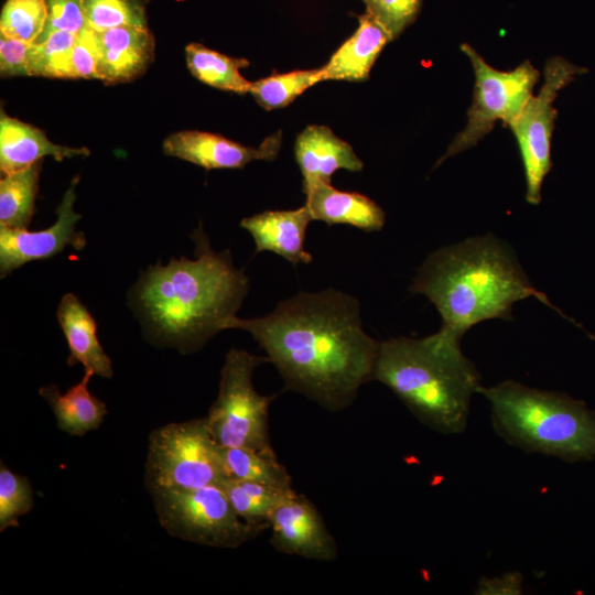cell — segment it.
Here are the masks:
<instances>
[{
  "label": "cell",
  "instance_id": "f546056e",
  "mask_svg": "<svg viewBox=\"0 0 595 595\" xmlns=\"http://www.w3.org/2000/svg\"><path fill=\"white\" fill-rule=\"evenodd\" d=\"M33 507V491L29 479L0 466V531L18 527L19 518Z\"/></svg>",
  "mask_w": 595,
  "mask_h": 595
},
{
  "label": "cell",
  "instance_id": "5b68a950",
  "mask_svg": "<svg viewBox=\"0 0 595 595\" xmlns=\"http://www.w3.org/2000/svg\"><path fill=\"white\" fill-rule=\"evenodd\" d=\"M495 432L529 453L564 461L595 458V412L571 397L505 380L479 390Z\"/></svg>",
  "mask_w": 595,
  "mask_h": 595
},
{
  "label": "cell",
  "instance_id": "cb8c5ba5",
  "mask_svg": "<svg viewBox=\"0 0 595 595\" xmlns=\"http://www.w3.org/2000/svg\"><path fill=\"white\" fill-rule=\"evenodd\" d=\"M185 54L190 72L202 83L236 94L249 93L251 82L239 72L249 65L247 60L220 54L198 43L188 44Z\"/></svg>",
  "mask_w": 595,
  "mask_h": 595
},
{
  "label": "cell",
  "instance_id": "8992f818",
  "mask_svg": "<svg viewBox=\"0 0 595 595\" xmlns=\"http://www.w3.org/2000/svg\"><path fill=\"white\" fill-rule=\"evenodd\" d=\"M268 363L244 349L232 348L220 371L219 391L205 416L215 442L221 447L274 451L269 409L275 396L260 394L253 386L255 370Z\"/></svg>",
  "mask_w": 595,
  "mask_h": 595
},
{
  "label": "cell",
  "instance_id": "2e32d148",
  "mask_svg": "<svg viewBox=\"0 0 595 595\" xmlns=\"http://www.w3.org/2000/svg\"><path fill=\"white\" fill-rule=\"evenodd\" d=\"M294 154L303 176V191L316 183H331L337 170L359 172L364 166L351 145L325 126H307L300 132Z\"/></svg>",
  "mask_w": 595,
  "mask_h": 595
},
{
  "label": "cell",
  "instance_id": "f1b7e54d",
  "mask_svg": "<svg viewBox=\"0 0 595 595\" xmlns=\"http://www.w3.org/2000/svg\"><path fill=\"white\" fill-rule=\"evenodd\" d=\"M84 12L87 25L97 32L126 25L147 28L138 0H84Z\"/></svg>",
  "mask_w": 595,
  "mask_h": 595
},
{
  "label": "cell",
  "instance_id": "ffe728a7",
  "mask_svg": "<svg viewBox=\"0 0 595 595\" xmlns=\"http://www.w3.org/2000/svg\"><path fill=\"white\" fill-rule=\"evenodd\" d=\"M359 25L322 66L324 80L363 82L379 54L390 42L386 31L366 12L358 17Z\"/></svg>",
  "mask_w": 595,
  "mask_h": 595
},
{
  "label": "cell",
  "instance_id": "d6986e66",
  "mask_svg": "<svg viewBox=\"0 0 595 595\" xmlns=\"http://www.w3.org/2000/svg\"><path fill=\"white\" fill-rule=\"evenodd\" d=\"M86 148H69L51 142L45 133L17 118L0 112V170L2 175L22 170L46 155L57 161L87 156Z\"/></svg>",
  "mask_w": 595,
  "mask_h": 595
},
{
  "label": "cell",
  "instance_id": "4dcf8cb0",
  "mask_svg": "<svg viewBox=\"0 0 595 595\" xmlns=\"http://www.w3.org/2000/svg\"><path fill=\"white\" fill-rule=\"evenodd\" d=\"M369 14L388 34L396 40L412 24L422 6V0H360Z\"/></svg>",
  "mask_w": 595,
  "mask_h": 595
},
{
  "label": "cell",
  "instance_id": "52a82bcc",
  "mask_svg": "<svg viewBox=\"0 0 595 595\" xmlns=\"http://www.w3.org/2000/svg\"><path fill=\"white\" fill-rule=\"evenodd\" d=\"M220 446L206 418L173 422L149 436L144 480L154 489H194L226 480Z\"/></svg>",
  "mask_w": 595,
  "mask_h": 595
},
{
  "label": "cell",
  "instance_id": "484cf974",
  "mask_svg": "<svg viewBox=\"0 0 595 595\" xmlns=\"http://www.w3.org/2000/svg\"><path fill=\"white\" fill-rule=\"evenodd\" d=\"M322 80V67L272 74L251 82L249 94L263 109L273 110L290 105L307 88Z\"/></svg>",
  "mask_w": 595,
  "mask_h": 595
},
{
  "label": "cell",
  "instance_id": "8fae6325",
  "mask_svg": "<svg viewBox=\"0 0 595 595\" xmlns=\"http://www.w3.org/2000/svg\"><path fill=\"white\" fill-rule=\"evenodd\" d=\"M79 177L71 182L56 209L57 219L48 228L40 231L0 226V275L7 277L26 262L47 259L67 246L82 250L86 246L83 231L75 226L82 216L74 212L76 185Z\"/></svg>",
  "mask_w": 595,
  "mask_h": 595
},
{
  "label": "cell",
  "instance_id": "4316f807",
  "mask_svg": "<svg viewBox=\"0 0 595 595\" xmlns=\"http://www.w3.org/2000/svg\"><path fill=\"white\" fill-rule=\"evenodd\" d=\"M78 33L55 31L30 51L31 76L68 78L69 57Z\"/></svg>",
  "mask_w": 595,
  "mask_h": 595
},
{
  "label": "cell",
  "instance_id": "e575fe53",
  "mask_svg": "<svg viewBox=\"0 0 595 595\" xmlns=\"http://www.w3.org/2000/svg\"><path fill=\"white\" fill-rule=\"evenodd\" d=\"M522 576L518 572L506 573L493 578L483 577L478 583L477 594L515 595L522 592Z\"/></svg>",
  "mask_w": 595,
  "mask_h": 595
},
{
  "label": "cell",
  "instance_id": "836d02e7",
  "mask_svg": "<svg viewBox=\"0 0 595 595\" xmlns=\"http://www.w3.org/2000/svg\"><path fill=\"white\" fill-rule=\"evenodd\" d=\"M32 44L0 34V72L2 76H31L29 66Z\"/></svg>",
  "mask_w": 595,
  "mask_h": 595
},
{
  "label": "cell",
  "instance_id": "83f0119b",
  "mask_svg": "<svg viewBox=\"0 0 595 595\" xmlns=\"http://www.w3.org/2000/svg\"><path fill=\"white\" fill-rule=\"evenodd\" d=\"M47 20L45 0H8L2 9L0 34L34 43Z\"/></svg>",
  "mask_w": 595,
  "mask_h": 595
},
{
  "label": "cell",
  "instance_id": "ba28073f",
  "mask_svg": "<svg viewBox=\"0 0 595 595\" xmlns=\"http://www.w3.org/2000/svg\"><path fill=\"white\" fill-rule=\"evenodd\" d=\"M161 526L173 537L214 548H238L263 530L244 521L221 485L150 491Z\"/></svg>",
  "mask_w": 595,
  "mask_h": 595
},
{
  "label": "cell",
  "instance_id": "1f68e13d",
  "mask_svg": "<svg viewBox=\"0 0 595 595\" xmlns=\"http://www.w3.org/2000/svg\"><path fill=\"white\" fill-rule=\"evenodd\" d=\"M47 20L45 28L35 42L45 39L55 31L79 33L86 28L84 0H45ZM34 42V43H35Z\"/></svg>",
  "mask_w": 595,
  "mask_h": 595
},
{
  "label": "cell",
  "instance_id": "e0dca14e",
  "mask_svg": "<svg viewBox=\"0 0 595 595\" xmlns=\"http://www.w3.org/2000/svg\"><path fill=\"white\" fill-rule=\"evenodd\" d=\"M303 193L313 220L350 225L364 231H378L385 226L386 213L364 194L337 190L332 183H316Z\"/></svg>",
  "mask_w": 595,
  "mask_h": 595
},
{
  "label": "cell",
  "instance_id": "3957f363",
  "mask_svg": "<svg viewBox=\"0 0 595 595\" xmlns=\"http://www.w3.org/2000/svg\"><path fill=\"white\" fill-rule=\"evenodd\" d=\"M410 291L425 295L442 316L441 328L461 338L485 320L511 318L513 303L529 296L554 307L493 236L473 237L431 253Z\"/></svg>",
  "mask_w": 595,
  "mask_h": 595
},
{
  "label": "cell",
  "instance_id": "30bf717a",
  "mask_svg": "<svg viewBox=\"0 0 595 595\" xmlns=\"http://www.w3.org/2000/svg\"><path fill=\"white\" fill-rule=\"evenodd\" d=\"M585 72L586 68L561 56L549 58L544 65V82L538 94L532 95L509 126L522 159L526 199L532 205L541 202L542 184L552 167L551 138L558 115L553 102L561 89Z\"/></svg>",
  "mask_w": 595,
  "mask_h": 595
},
{
  "label": "cell",
  "instance_id": "277c9868",
  "mask_svg": "<svg viewBox=\"0 0 595 595\" xmlns=\"http://www.w3.org/2000/svg\"><path fill=\"white\" fill-rule=\"evenodd\" d=\"M374 380L387 386L422 424L446 435L466 430L472 397L482 388L461 337L443 328L423 338L380 342Z\"/></svg>",
  "mask_w": 595,
  "mask_h": 595
},
{
  "label": "cell",
  "instance_id": "5bb4252c",
  "mask_svg": "<svg viewBox=\"0 0 595 595\" xmlns=\"http://www.w3.org/2000/svg\"><path fill=\"white\" fill-rule=\"evenodd\" d=\"M97 71L108 84L125 83L141 75L154 54V40L147 28L117 26L96 31Z\"/></svg>",
  "mask_w": 595,
  "mask_h": 595
},
{
  "label": "cell",
  "instance_id": "ac0fdd59",
  "mask_svg": "<svg viewBox=\"0 0 595 595\" xmlns=\"http://www.w3.org/2000/svg\"><path fill=\"white\" fill-rule=\"evenodd\" d=\"M56 317L69 349L67 365L79 363L86 371L111 378V360L97 338V324L79 299L66 293L57 306Z\"/></svg>",
  "mask_w": 595,
  "mask_h": 595
},
{
  "label": "cell",
  "instance_id": "7a4b0ae2",
  "mask_svg": "<svg viewBox=\"0 0 595 595\" xmlns=\"http://www.w3.org/2000/svg\"><path fill=\"white\" fill-rule=\"evenodd\" d=\"M194 260L172 258L144 271L130 293L148 335L158 344L192 353L224 329L241 306L249 279L228 250H213L202 227L191 235Z\"/></svg>",
  "mask_w": 595,
  "mask_h": 595
},
{
  "label": "cell",
  "instance_id": "603a6c76",
  "mask_svg": "<svg viewBox=\"0 0 595 595\" xmlns=\"http://www.w3.org/2000/svg\"><path fill=\"white\" fill-rule=\"evenodd\" d=\"M220 456L227 479L293 488L292 478L274 451L220 446Z\"/></svg>",
  "mask_w": 595,
  "mask_h": 595
},
{
  "label": "cell",
  "instance_id": "d4e9b609",
  "mask_svg": "<svg viewBox=\"0 0 595 595\" xmlns=\"http://www.w3.org/2000/svg\"><path fill=\"white\" fill-rule=\"evenodd\" d=\"M41 161L0 180V226L28 229L34 213Z\"/></svg>",
  "mask_w": 595,
  "mask_h": 595
},
{
  "label": "cell",
  "instance_id": "9a60e30c",
  "mask_svg": "<svg viewBox=\"0 0 595 595\" xmlns=\"http://www.w3.org/2000/svg\"><path fill=\"white\" fill-rule=\"evenodd\" d=\"M311 220V213L304 204L295 209L266 210L246 217L240 226L252 236L255 253L270 251L296 266L313 260L305 249L306 229Z\"/></svg>",
  "mask_w": 595,
  "mask_h": 595
},
{
  "label": "cell",
  "instance_id": "44dd1931",
  "mask_svg": "<svg viewBox=\"0 0 595 595\" xmlns=\"http://www.w3.org/2000/svg\"><path fill=\"white\" fill-rule=\"evenodd\" d=\"M94 376L86 371L79 382L62 393L55 385L39 389L40 396L51 407L57 428L74 436H83L100 426L107 414L104 401L88 391L89 379Z\"/></svg>",
  "mask_w": 595,
  "mask_h": 595
},
{
  "label": "cell",
  "instance_id": "d6a6232c",
  "mask_svg": "<svg viewBox=\"0 0 595 595\" xmlns=\"http://www.w3.org/2000/svg\"><path fill=\"white\" fill-rule=\"evenodd\" d=\"M68 78H97V45L96 31L86 25L77 36L73 46L69 66Z\"/></svg>",
  "mask_w": 595,
  "mask_h": 595
},
{
  "label": "cell",
  "instance_id": "7402d4cb",
  "mask_svg": "<svg viewBox=\"0 0 595 595\" xmlns=\"http://www.w3.org/2000/svg\"><path fill=\"white\" fill-rule=\"evenodd\" d=\"M221 487L235 512L263 531L269 529L275 508L295 491L293 488L235 479H226Z\"/></svg>",
  "mask_w": 595,
  "mask_h": 595
},
{
  "label": "cell",
  "instance_id": "7c38bea8",
  "mask_svg": "<svg viewBox=\"0 0 595 595\" xmlns=\"http://www.w3.org/2000/svg\"><path fill=\"white\" fill-rule=\"evenodd\" d=\"M275 551L309 560L332 562L338 548L314 504L294 491L281 502L269 521Z\"/></svg>",
  "mask_w": 595,
  "mask_h": 595
},
{
  "label": "cell",
  "instance_id": "9c48e42d",
  "mask_svg": "<svg viewBox=\"0 0 595 595\" xmlns=\"http://www.w3.org/2000/svg\"><path fill=\"white\" fill-rule=\"evenodd\" d=\"M461 50L474 69L473 100L465 128L456 134L437 165L476 145L498 121L509 128L532 97L540 78V72L528 60L511 71H499L490 66L469 44H462Z\"/></svg>",
  "mask_w": 595,
  "mask_h": 595
},
{
  "label": "cell",
  "instance_id": "6da1fadb",
  "mask_svg": "<svg viewBox=\"0 0 595 595\" xmlns=\"http://www.w3.org/2000/svg\"><path fill=\"white\" fill-rule=\"evenodd\" d=\"M228 328L250 333L285 389L328 412L348 408L374 380L380 342L364 331L358 300L343 291H301L266 316L229 317Z\"/></svg>",
  "mask_w": 595,
  "mask_h": 595
},
{
  "label": "cell",
  "instance_id": "4fadbf2b",
  "mask_svg": "<svg viewBox=\"0 0 595 595\" xmlns=\"http://www.w3.org/2000/svg\"><path fill=\"white\" fill-rule=\"evenodd\" d=\"M281 143V131L264 139L258 148H251L219 134L187 130L169 136L163 142V151L206 170L242 169L253 160L273 161Z\"/></svg>",
  "mask_w": 595,
  "mask_h": 595
}]
</instances>
